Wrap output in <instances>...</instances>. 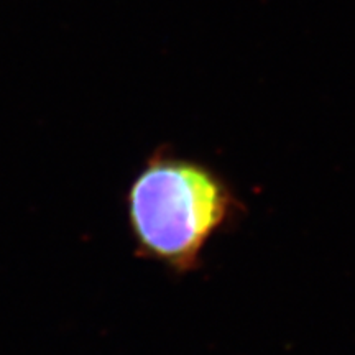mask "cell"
Returning <instances> with one entry per match:
<instances>
[{"label": "cell", "instance_id": "cell-1", "mask_svg": "<svg viewBox=\"0 0 355 355\" xmlns=\"http://www.w3.org/2000/svg\"><path fill=\"white\" fill-rule=\"evenodd\" d=\"M245 212L219 170L176 153L170 145L148 155L125 193L135 254L176 277L198 272L214 237L235 227Z\"/></svg>", "mask_w": 355, "mask_h": 355}]
</instances>
